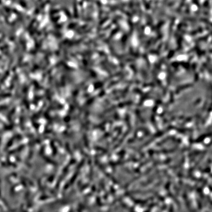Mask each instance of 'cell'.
I'll return each mask as SVG.
<instances>
[{
  "instance_id": "1",
  "label": "cell",
  "mask_w": 212,
  "mask_h": 212,
  "mask_svg": "<svg viewBox=\"0 0 212 212\" xmlns=\"http://www.w3.org/2000/svg\"><path fill=\"white\" fill-rule=\"evenodd\" d=\"M173 138H174V136H169V137L166 138V139H162L161 141H160V142H158V143H157V145L158 146H162V145H163V144H165L166 143H167V141H169V140L172 139Z\"/></svg>"
}]
</instances>
